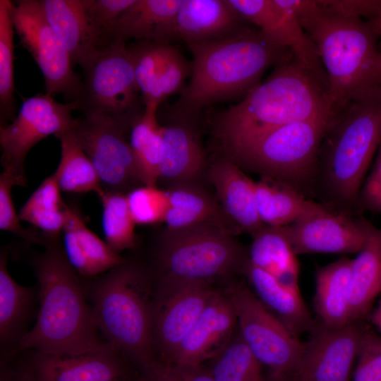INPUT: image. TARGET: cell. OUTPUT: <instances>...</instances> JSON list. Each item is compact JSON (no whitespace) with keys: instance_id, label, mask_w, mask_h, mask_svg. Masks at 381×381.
I'll list each match as a JSON object with an SVG mask.
<instances>
[{"instance_id":"cell-1","label":"cell","mask_w":381,"mask_h":381,"mask_svg":"<svg viewBox=\"0 0 381 381\" xmlns=\"http://www.w3.org/2000/svg\"><path fill=\"white\" fill-rule=\"evenodd\" d=\"M313 42L326 71L331 109L381 95L380 32L339 1L283 0Z\"/></svg>"},{"instance_id":"cell-2","label":"cell","mask_w":381,"mask_h":381,"mask_svg":"<svg viewBox=\"0 0 381 381\" xmlns=\"http://www.w3.org/2000/svg\"><path fill=\"white\" fill-rule=\"evenodd\" d=\"M59 241L48 243L33 258L39 308L18 350L78 356L114 349L101 338L84 280L68 262Z\"/></svg>"},{"instance_id":"cell-3","label":"cell","mask_w":381,"mask_h":381,"mask_svg":"<svg viewBox=\"0 0 381 381\" xmlns=\"http://www.w3.org/2000/svg\"><path fill=\"white\" fill-rule=\"evenodd\" d=\"M188 46L193 55L191 78L175 111L189 119L211 104L244 98L269 67L295 59L289 49L248 26L221 39Z\"/></svg>"},{"instance_id":"cell-4","label":"cell","mask_w":381,"mask_h":381,"mask_svg":"<svg viewBox=\"0 0 381 381\" xmlns=\"http://www.w3.org/2000/svg\"><path fill=\"white\" fill-rule=\"evenodd\" d=\"M335 115L327 87L295 59L274 67L263 82L215 122L223 145L288 123Z\"/></svg>"},{"instance_id":"cell-5","label":"cell","mask_w":381,"mask_h":381,"mask_svg":"<svg viewBox=\"0 0 381 381\" xmlns=\"http://www.w3.org/2000/svg\"><path fill=\"white\" fill-rule=\"evenodd\" d=\"M83 280L105 341L142 368L153 361V298L143 270L125 260L97 277Z\"/></svg>"},{"instance_id":"cell-6","label":"cell","mask_w":381,"mask_h":381,"mask_svg":"<svg viewBox=\"0 0 381 381\" xmlns=\"http://www.w3.org/2000/svg\"><path fill=\"white\" fill-rule=\"evenodd\" d=\"M380 143L381 95L354 102L335 115L319 149L316 176L325 196L342 212L358 201Z\"/></svg>"},{"instance_id":"cell-7","label":"cell","mask_w":381,"mask_h":381,"mask_svg":"<svg viewBox=\"0 0 381 381\" xmlns=\"http://www.w3.org/2000/svg\"><path fill=\"white\" fill-rule=\"evenodd\" d=\"M334 116L288 123L225 147L240 167L299 190L315 179L319 149Z\"/></svg>"},{"instance_id":"cell-8","label":"cell","mask_w":381,"mask_h":381,"mask_svg":"<svg viewBox=\"0 0 381 381\" xmlns=\"http://www.w3.org/2000/svg\"><path fill=\"white\" fill-rule=\"evenodd\" d=\"M234 236L210 224L167 228L157 253L160 279L208 282L242 270L248 257Z\"/></svg>"},{"instance_id":"cell-9","label":"cell","mask_w":381,"mask_h":381,"mask_svg":"<svg viewBox=\"0 0 381 381\" xmlns=\"http://www.w3.org/2000/svg\"><path fill=\"white\" fill-rule=\"evenodd\" d=\"M83 71V94L78 110L106 116L131 129L145 105L126 42L111 40Z\"/></svg>"},{"instance_id":"cell-10","label":"cell","mask_w":381,"mask_h":381,"mask_svg":"<svg viewBox=\"0 0 381 381\" xmlns=\"http://www.w3.org/2000/svg\"><path fill=\"white\" fill-rule=\"evenodd\" d=\"M225 294L234 307L241 339L260 364L269 368L270 379L289 377L298 365L303 343L249 289L232 284Z\"/></svg>"},{"instance_id":"cell-11","label":"cell","mask_w":381,"mask_h":381,"mask_svg":"<svg viewBox=\"0 0 381 381\" xmlns=\"http://www.w3.org/2000/svg\"><path fill=\"white\" fill-rule=\"evenodd\" d=\"M13 27L45 80L46 93L61 94L67 102H78L83 81L73 69L68 52L47 20L40 0L13 1Z\"/></svg>"},{"instance_id":"cell-12","label":"cell","mask_w":381,"mask_h":381,"mask_svg":"<svg viewBox=\"0 0 381 381\" xmlns=\"http://www.w3.org/2000/svg\"><path fill=\"white\" fill-rule=\"evenodd\" d=\"M69 128L92 163L104 190L127 194L143 185L126 138L130 128L95 114L74 119Z\"/></svg>"},{"instance_id":"cell-13","label":"cell","mask_w":381,"mask_h":381,"mask_svg":"<svg viewBox=\"0 0 381 381\" xmlns=\"http://www.w3.org/2000/svg\"><path fill=\"white\" fill-rule=\"evenodd\" d=\"M78 109V102L61 103L54 95L38 94L24 99L18 115L8 124L0 126L1 163L3 171L25 186L26 156L31 148L50 135L68 129Z\"/></svg>"},{"instance_id":"cell-14","label":"cell","mask_w":381,"mask_h":381,"mask_svg":"<svg viewBox=\"0 0 381 381\" xmlns=\"http://www.w3.org/2000/svg\"><path fill=\"white\" fill-rule=\"evenodd\" d=\"M216 291L205 282L160 279L152 303L154 346L169 359Z\"/></svg>"},{"instance_id":"cell-15","label":"cell","mask_w":381,"mask_h":381,"mask_svg":"<svg viewBox=\"0 0 381 381\" xmlns=\"http://www.w3.org/2000/svg\"><path fill=\"white\" fill-rule=\"evenodd\" d=\"M363 329L360 322L341 328L315 323L289 378L291 381H351Z\"/></svg>"},{"instance_id":"cell-16","label":"cell","mask_w":381,"mask_h":381,"mask_svg":"<svg viewBox=\"0 0 381 381\" xmlns=\"http://www.w3.org/2000/svg\"><path fill=\"white\" fill-rule=\"evenodd\" d=\"M246 21L277 44L289 49L296 60L327 89L326 71L312 40L283 0H227Z\"/></svg>"},{"instance_id":"cell-17","label":"cell","mask_w":381,"mask_h":381,"mask_svg":"<svg viewBox=\"0 0 381 381\" xmlns=\"http://www.w3.org/2000/svg\"><path fill=\"white\" fill-rule=\"evenodd\" d=\"M114 349L78 356L30 351L3 381H123V368Z\"/></svg>"},{"instance_id":"cell-18","label":"cell","mask_w":381,"mask_h":381,"mask_svg":"<svg viewBox=\"0 0 381 381\" xmlns=\"http://www.w3.org/2000/svg\"><path fill=\"white\" fill-rule=\"evenodd\" d=\"M370 223L331 210L309 216L284 229L296 255L353 253L363 247Z\"/></svg>"},{"instance_id":"cell-19","label":"cell","mask_w":381,"mask_h":381,"mask_svg":"<svg viewBox=\"0 0 381 381\" xmlns=\"http://www.w3.org/2000/svg\"><path fill=\"white\" fill-rule=\"evenodd\" d=\"M47 20L68 52L72 65L83 69L110 43L86 0H40Z\"/></svg>"},{"instance_id":"cell-20","label":"cell","mask_w":381,"mask_h":381,"mask_svg":"<svg viewBox=\"0 0 381 381\" xmlns=\"http://www.w3.org/2000/svg\"><path fill=\"white\" fill-rule=\"evenodd\" d=\"M237 317L230 298L215 291L188 335L167 361L200 365L212 360L234 335Z\"/></svg>"},{"instance_id":"cell-21","label":"cell","mask_w":381,"mask_h":381,"mask_svg":"<svg viewBox=\"0 0 381 381\" xmlns=\"http://www.w3.org/2000/svg\"><path fill=\"white\" fill-rule=\"evenodd\" d=\"M207 178L217 198L229 219L252 236L264 224L258 212L255 182L229 158L214 162L207 170Z\"/></svg>"},{"instance_id":"cell-22","label":"cell","mask_w":381,"mask_h":381,"mask_svg":"<svg viewBox=\"0 0 381 381\" xmlns=\"http://www.w3.org/2000/svg\"><path fill=\"white\" fill-rule=\"evenodd\" d=\"M62 234L65 255L83 279L97 277L126 260L89 229L78 212L68 205Z\"/></svg>"},{"instance_id":"cell-23","label":"cell","mask_w":381,"mask_h":381,"mask_svg":"<svg viewBox=\"0 0 381 381\" xmlns=\"http://www.w3.org/2000/svg\"><path fill=\"white\" fill-rule=\"evenodd\" d=\"M244 20L227 0H182L175 38L187 44L221 39L246 26Z\"/></svg>"},{"instance_id":"cell-24","label":"cell","mask_w":381,"mask_h":381,"mask_svg":"<svg viewBox=\"0 0 381 381\" xmlns=\"http://www.w3.org/2000/svg\"><path fill=\"white\" fill-rule=\"evenodd\" d=\"M179 116L173 123L162 126V157L159 181L176 186L194 183L205 167V156L198 137L188 121Z\"/></svg>"},{"instance_id":"cell-25","label":"cell","mask_w":381,"mask_h":381,"mask_svg":"<svg viewBox=\"0 0 381 381\" xmlns=\"http://www.w3.org/2000/svg\"><path fill=\"white\" fill-rule=\"evenodd\" d=\"M182 0H135L116 20L109 39L126 42L171 43L175 38L176 17Z\"/></svg>"},{"instance_id":"cell-26","label":"cell","mask_w":381,"mask_h":381,"mask_svg":"<svg viewBox=\"0 0 381 381\" xmlns=\"http://www.w3.org/2000/svg\"><path fill=\"white\" fill-rule=\"evenodd\" d=\"M255 295L296 338L310 332L315 322L305 305L300 290L282 284L274 277L253 265L248 258L242 270Z\"/></svg>"},{"instance_id":"cell-27","label":"cell","mask_w":381,"mask_h":381,"mask_svg":"<svg viewBox=\"0 0 381 381\" xmlns=\"http://www.w3.org/2000/svg\"><path fill=\"white\" fill-rule=\"evenodd\" d=\"M8 253H0V342L1 349L18 350L33 315L38 290L18 284L7 269Z\"/></svg>"},{"instance_id":"cell-28","label":"cell","mask_w":381,"mask_h":381,"mask_svg":"<svg viewBox=\"0 0 381 381\" xmlns=\"http://www.w3.org/2000/svg\"><path fill=\"white\" fill-rule=\"evenodd\" d=\"M381 294V229L370 224L365 241L351 260L350 274L351 322H360Z\"/></svg>"},{"instance_id":"cell-29","label":"cell","mask_w":381,"mask_h":381,"mask_svg":"<svg viewBox=\"0 0 381 381\" xmlns=\"http://www.w3.org/2000/svg\"><path fill=\"white\" fill-rule=\"evenodd\" d=\"M255 199L262 222L273 227L288 226L329 210L306 199L297 189L266 177L255 182Z\"/></svg>"},{"instance_id":"cell-30","label":"cell","mask_w":381,"mask_h":381,"mask_svg":"<svg viewBox=\"0 0 381 381\" xmlns=\"http://www.w3.org/2000/svg\"><path fill=\"white\" fill-rule=\"evenodd\" d=\"M167 190L169 208L164 222L167 228L210 224L235 235L240 232L241 229L226 215L219 201L195 183L176 186Z\"/></svg>"},{"instance_id":"cell-31","label":"cell","mask_w":381,"mask_h":381,"mask_svg":"<svg viewBox=\"0 0 381 381\" xmlns=\"http://www.w3.org/2000/svg\"><path fill=\"white\" fill-rule=\"evenodd\" d=\"M351 259L344 258L318 270L314 310L319 322L329 328L351 324L350 274Z\"/></svg>"},{"instance_id":"cell-32","label":"cell","mask_w":381,"mask_h":381,"mask_svg":"<svg viewBox=\"0 0 381 381\" xmlns=\"http://www.w3.org/2000/svg\"><path fill=\"white\" fill-rule=\"evenodd\" d=\"M248 260L285 286L299 290L298 262L284 226L265 225L255 234Z\"/></svg>"},{"instance_id":"cell-33","label":"cell","mask_w":381,"mask_h":381,"mask_svg":"<svg viewBox=\"0 0 381 381\" xmlns=\"http://www.w3.org/2000/svg\"><path fill=\"white\" fill-rule=\"evenodd\" d=\"M60 141L61 158L54 173L61 191L73 193L95 192L98 196L104 189L98 174L70 128L55 135Z\"/></svg>"},{"instance_id":"cell-34","label":"cell","mask_w":381,"mask_h":381,"mask_svg":"<svg viewBox=\"0 0 381 381\" xmlns=\"http://www.w3.org/2000/svg\"><path fill=\"white\" fill-rule=\"evenodd\" d=\"M53 174L44 179L21 207L18 216L41 231L47 244L59 240L67 205Z\"/></svg>"},{"instance_id":"cell-35","label":"cell","mask_w":381,"mask_h":381,"mask_svg":"<svg viewBox=\"0 0 381 381\" xmlns=\"http://www.w3.org/2000/svg\"><path fill=\"white\" fill-rule=\"evenodd\" d=\"M156 107H145L143 114L130 130L129 143L143 185L157 186L162 157V126L157 118Z\"/></svg>"},{"instance_id":"cell-36","label":"cell","mask_w":381,"mask_h":381,"mask_svg":"<svg viewBox=\"0 0 381 381\" xmlns=\"http://www.w3.org/2000/svg\"><path fill=\"white\" fill-rule=\"evenodd\" d=\"M102 205V228L105 242L115 253L137 244L135 223L131 216L126 194L104 190L99 196Z\"/></svg>"},{"instance_id":"cell-37","label":"cell","mask_w":381,"mask_h":381,"mask_svg":"<svg viewBox=\"0 0 381 381\" xmlns=\"http://www.w3.org/2000/svg\"><path fill=\"white\" fill-rule=\"evenodd\" d=\"M12 6L13 1L0 0V126L13 121L16 109Z\"/></svg>"},{"instance_id":"cell-38","label":"cell","mask_w":381,"mask_h":381,"mask_svg":"<svg viewBox=\"0 0 381 381\" xmlns=\"http://www.w3.org/2000/svg\"><path fill=\"white\" fill-rule=\"evenodd\" d=\"M212 361L214 381H266L261 364L241 339L239 332Z\"/></svg>"},{"instance_id":"cell-39","label":"cell","mask_w":381,"mask_h":381,"mask_svg":"<svg viewBox=\"0 0 381 381\" xmlns=\"http://www.w3.org/2000/svg\"><path fill=\"white\" fill-rule=\"evenodd\" d=\"M170 44L135 41L128 46L133 63L136 83L145 106L150 99Z\"/></svg>"},{"instance_id":"cell-40","label":"cell","mask_w":381,"mask_h":381,"mask_svg":"<svg viewBox=\"0 0 381 381\" xmlns=\"http://www.w3.org/2000/svg\"><path fill=\"white\" fill-rule=\"evenodd\" d=\"M192 73V63L186 60L182 53L170 44L162 66L158 73L156 83L145 107H156L169 96L183 90V83Z\"/></svg>"},{"instance_id":"cell-41","label":"cell","mask_w":381,"mask_h":381,"mask_svg":"<svg viewBox=\"0 0 381 381\" xmlns=\"http://www.w3.org/2000/svg\"><path fill=\"white\" fill-rule=\"evenodd\" d=\"M131 216L139 225L164 222L169 208L167 190L157 186L143 185L126 194Z\"/></svg>"},{"instance_id":"cell-42","label":"cell","mask_w":381,"mask_h":381,"mask_svg":"<svg viewBox=\"0 0 381 381\" xmlns=\"http://www.w3.org/2000/svg\"><path fill=\"white\" fill-rule=\"evenodd\" d=\"M16 185L11 176L2 171L0 175V229L30 243L46 246L41 233L25 229L16 213L12 200L11 190Z\"/></svg>"},{"instance_id":"cell-43","label":"cell","mask_w":381,"mask_h":381,"mask_svg":"<svg viewBox=\"0 0 381 381\" xmlns=\"http://www.w3.org/2000/svg\"><path fill=\"white\" fill-rule=\"evenodd\" d=\"M352 381H381V337L363 327Z\"/></svg>"},{"instance_id":"cell-44","label":"cell","mask_w":381,"mask_h":381,"mask_svg":"<svg viewBox=\"0 0 381 381\" xmlns=\"http://www.w3.org/2000/svg\"><path fill=\"white\" fill-rule=\"evenodd\" d=\"M147 381H214L210 369L155 359L142 368Z\"/></svg>"},{"instance_id":"cell-45","label":"cell","mask_w":381,"mask_h":381,"mask_svg":"<svg viewBox=\"0 0 381 381\" xmlns=\"http://www.w3.org/2000/svg\"><path fill=\"white\" fill-rule=\"evenodd\" d=\"M135 1L86 0V4L91 15L104 30L109 39V32L114 23Z\"/></svg>"},{"instance_id":"cell-46","label":"cell","mask_w":381,"mask_h":381,"mask_svg":"<svg viewBox=\"0 0 381 381\" xmlns=\"http://www.w3.org/2000/svg\"><path fill=\"white\" fill-rule=\"evenodd\" d=\"M365 208L377 213H381V181L370 174L358 196Z\"/></svg>"},{"instance_id":"cell-47","label":"cell","mask_w":381,"mask_h":381,"mask_svg":"<svg viewBox=\"0 0 381 381\" xmlns=\"http://www.w3.org/2000/svg\"><path fill=\"white\" fill-rule=\"evenodd\" d=\"M363 18L375 25L381 36V0L364 1Z\"/></svg>"},{"instance_id":"cell-48","label":"cell","mask_w":381,"mask_h":381,"mask_svg":"<svg viewBox=\"0 0 381 381\" xmlns=\"http://www.w3.org/2000/svg\"><path fill=\"white\" fill-rule=\"evenodd\" d=\"M370 320L381 333V299L380 300L377 306L371 313L370 315Z\"/></svg>"},{"instance_id":"cell-49","label":"cell","mask_w":381,"mask_h":381,"mask_svg":"<svg viewBox=\"0 0 381 381\" xmlns=\"http://www.w3.org/2000/svg\"><path fill=\"white\" fill-rule=\"evenodd\" d=\"M381 181V143L377 149V154L371 173Z\"/></svg>"},{"instance_id":"cell-50","label":"cell","mask_w":381,"mask_h":381,"mask_svg":"<svg viewBox=\"0 0 381 381\" xmlns=\"http://www.w3.org/2000/svg\"><path fill=\"white\" fill-rule=\"evenodd\" d=\"M270 381H291L289 377L280 379H270Z\"/></svg>"},{"instance_id":"cell-51","label":"cell","mask_w":381,"mask_h":381,"mask_svg":"<svg viewBox=\"0 0 381 381\" xmlns=\"http://www.w3.org/2000/svg\"><path fill=\"white\" fill-rule=\"evenodd\" d=\"M380 50H381V36H380Z\"/></svg>"}]
</instances>
